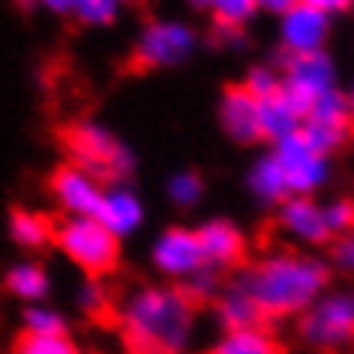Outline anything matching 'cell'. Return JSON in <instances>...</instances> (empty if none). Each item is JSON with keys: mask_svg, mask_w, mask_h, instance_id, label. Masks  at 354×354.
<instances>
[{"mask_svg": "<svg viewBox=\"0 0 354 354\" xmlns=\"http://www.w3.org/2000/svg\"><path fill=\"white\" fill-rule=\"evenodd\" d=\"M120 330L130 354H187L198 310L180 286H136L120 300Z\"/></svg>", "mask_w": 354, "mask_h": 354, "instance_id": "obj_1", "label": "cell"}, {"mask_svg": "<svg viewBox=\"0 0 354 354\" xmlns=\"http://www.w3.org/2000/svg\"><path fill=\"white\" fill-rule=\"evenodd\" d=\"M263 317H300L330 290V266L300 249H272L239 272Z\"/></svg>", "mask_w": 354, "mask_h": 354, "instance_id": "obj_2", "label": "cell"}, {"mask_svg": "<svg viewBox=\"0 0 354 354\" xmlns=\"http://www.w3.org/2000/svg\"><path fill=\"white\" fill-rule=\"evenodd\" d=\"M297 337L313 354H337L354 344V293L327 290L297 317Z\"/></svg>", "mask_w": 354, "mask_h": 354, "instance_id": "obj_3", "label": "cell"}, {"mask_svg": "<svg viewBox=\"0 0 354 354\" xmlns=\"http://www.w3.org/2000/svg\"><path fill=\"white\" fill-rule=\"evenodd\" d=\"M65 140L72 150V164H79L92 177L123 184V177L133 174V150L102 123H75L65 133Z\"/></svg>", "mask_w": 354, "mask_h": 354, "instance_id": "obj_4", "label": "cell"}, {"mask_svg": "<svg viewBox=\"0 0 354 354\" xmlns=\"http://www.w3.org/2000/svg\"><path fill=\"white\" fill-rule=\"evenodd\" d=\"M62 256L72 266H79L86 276H102L109 272L116 259H120V239L109 235L102 228V221L95 215H86V218H62L55 225V239H51Z\"/></svg>", "mask_w": 354, "mask_h": 354, "instance_id": "obj_5", "label": "cell"}, {"mask_svg": "<svg viewBox=\"0 0 354 354\" xmlns=\"http://www.w3.org/2000/svg\"><path fill=\"white\" fill-rule=\"evenodd\" d=\"M194 48H198V35L191 24L160 17V21L143 24L133 44V58L140 68H174L194 55Z\"/></svg>", "mask_w": 354, "mask_h": 354, "instance_id": "obj_6", "label": "cell"}, {"mask_svg": "<svg viewBox=\"0 0 354 354\" xmlns=\"http://www.w3.org/2000/svg\"><path fill=\"white\" fill-rule=\"evenodd\" d=\"M283 86L279 92L307 116V109L330 88H337V65L327 51L313 55H286V65L279 72Z\"/></svg>", "mask_w": 354, "mask_h": 354, "instance_id": "obj_7", "label": "cell"}, {"mask_svg": "<svg viewBox=\"0 0 354 354\" xmlns=\"http://www.w3.org/2000/svg\"><path fill=\"white\" fill-rule=\"evenodd\" d=\"M272 157L279 164V171L286 177L290 194H307L313 198L327 180H330V157L320 153L317 147H310L300 136V130L279 143H272Z\"/></svg>", "mask_w": 354, "mask_h": 354, "instance_id": "obj_8", "label": "cell"}, {"mask_svg": "<svg viewBox=\"0 0 354 354\" xmlns=\"http://www.w3.org/2000/svg\"><path fill=\"white\" fill-rule=\"evenodd\" d=\"M150 263L153 269L171 279V283H187L205 269V252L198 242V232L187 225H171L157 235L153 249H150Z\"/></svg>", "mask_w": 354, "mask_h": 354, "instance_id": "obj_9", "label": "cell"}, {"mask_svg": "<svg viewBox=\"0 0 354 354\" xmlns=\"http://www.w3.org/2000/svg\"><path fill=\"white\" fill-rule=\"evenodd\" d=\"M330 38V17L320 14L310 3H293L290 10L279 14V44L286 55H313L324 51Z\"/></svg>", "mask_w": 354, "mask_h": 354, "instance_id": "obj_10", "label": "cell"}, {"mask_svg": "<svg viewBox=\"0 0 354 354\" xmlns=\"http://www.w3.org/2000/svg\"><path fill=\"white\" fill-rule=\"evenodd\" d=\"M102 180L82 171L79 164H62L51 174V198L55 205L65 212V218H86L95 215L99 201H102Z\"/></svg>", "mask_w": 354, "mask_h": 354, "instance_id": "obj_11", "label": "cell"}, {"mask_svg": "<svg viewBox=\"0 0 354 354\" xmlns=\"http://www.w3.org/2000/svg\"><path fill=\"white\" fill-rule=\"evenodd\" d=\"M279 232L290 235L297 245H324L330 242V228L324 218V201L307 198V194H290L279 205Z\"/></svg>", "mask_w": 354, "mask_h": 354, "instance_id": "obj_12", "label": "cell"}, {"mask_svg": "<svg viewBox=\"0 0 354 354\" xmlns=\"http://www.w3.org/2000/svg\"><path fill=\"white\" fill-rule=\"evenodd\" d=\"M198 242H201V252H205V266L215 269V272H228L242 263L245 256V235L235 221L228 218H208L201 221L198 228Z\"/></svg>", "mask_w": 354, "mask_h": 354, "instance_id": "obj_13", "label": "cell"}, {"mask_svg": "<svg viewBox=\"0 0 354 354\" xmlns=\"http://www.w3.org/2000/svg\"><path fill=\"white\" fill-rule=\"evenodd\" d=\"M95 218L102 221V228L116 239H130L140 232V225L147 218V205L140 201V194L130 184H113L102 191V201L95 208Z\"/></svg>", "mask_w": 354, "mask_h": 354, "instance_id": "obj_14", "label": "cell"}, {"mask_svg": "<svg viewBox=\"0 0 354 354\" xmlns=\"http://www.w3.org/2000/svg\"><path fill=\"white\" fill-rule=\"evenodd\" d=\"M218 123L228 140L235 143H256L259 136V102L256 95H249L242 86H232L221 92L218 102Z\"/></svg>", "mask_w": 354, "mask_h": 354, "instance_id": "obj_15", "label": "cell"}, {"mask_svg": "<svg viewBox=\"0 0 354 354\" xmlns=\"http://www.w3.org/2000/svg\"><path fill=\"white\" fill-rule=\"evenodd\" d=\"M215 317L225 330H242V327H263V313L256 307V300L249 297V290L232 279L228 286H221L215 297Z\"/></svg>", "mask_w": 354, "mask_h": 354, "instance_id": "obj_16", "label": "cell"}, {"mask_svg": "<svg viewBox=\"0 0 354 354\" xmlns=\"http://www.w3.org/2000/svg\"><path fill=\"white\" fill-rule=\"evenodd\" d=\"M300 123H304V113L283 92H276L269 99H259V136L263 140L279 143V140H286V136H293L300 130Z\"/></svg>", "mask_w": 354, "mask_h": 354, "instance_id": "obj_17", "label": "cell"}, {"mask_svg": "<svg viewBox=\"0 0 354 354\" xmlns=\"http://www.w3.org/2000/svg\"><path fill=\"white\" fill-rule=\"evenodd\" d=\"M7 232H10V242L21 245V249H28V252H38V249H44L55 239V225L44 218V215H38V212H28V208L10 212Z\"/></svg>", "mask_w": 354, "mask_h": 354, "instance_id": "obj_18", "label": "cell"}, {"mask_svg": "<svg viewBox=\"0 0 354 354\" xmlns=\"http://www.w3.org/2000/svg\"><path fill=\"white\" fill-rule=\"evenodd\" d=\"M3 286H7V293H10V297H17V300H24V304L31 307V304H41L44 297H48L51 279H48L44 266H38V263H17V266H10V269H7Z\"/></svg>", "mask_w": 354, "mask_h": 354, "instance_id": "obj_19", "label": "cell"}, {"mask_svg": "<svg viewBox=\"0 0 354 354\" xmlns=\"http://www.w3.org/2000/svg\"><path fill=\"white\" fill-rule=\"evenodd\" d=\"M245 184H249V191H252L259 201H266V205H283V201L290 198L286 177H283V171H279V164H276V157H272V153L259 157V160L249 167Z\"/></svg>", "mask_w": 354, "mask_h": 354, "instance_id": "obj_20", "label": "cell"}, {"mask_svg": "<svg viewBox=\"0 0 354 354\" xmlns=\"http://www.w3.org/2000/svg\"><path fill=\"white\" fill-rule=\"evenodd\" d=\"M304 123L310 127H324V130H334V133H348L351 136V120H348V92L341 88H330L324 92L313 106L307 109Z\"/></svg>", "mask_w": 354, "mask_h": 354, "instance_id": "obj_21", "label": "cell"}, {"mask_svg": "<svg viewBox=\"0 0 354 354\" xmlns=\"http://www.w3.org/2000/svg\"><path fill=\"white\" fill-rule=\"evenodd\" d=\"M208 354H276V341L263 327H242V330H221Z\"/></svg>", "mask_w": 354, "mask_h": 354, "instance_id": "obj_22", "label": "cell"}, {"mask_svg": "<svg viewBox=\"0 0 354 354\" xmlns=\"http://www.w3.org/2000/svg\"><path fill=\"white\" fill-rule=\"evenodd\" d=\"M198 10H205V14H212L215 17V24L221 28H242L245 21H252L256 17V0H191Z\"/></svg>", "mask_w": 354, "mask_h": 354, "instance_id": "obj_23", "label": "cell"}, {"mask_svg": "<svg viewBox=\"0 0 354 354\" xmlns=\"http://www.w3.org/2000/svg\"><path fill=\"white\" fill-rule=\"evenodd\" d=\"M201 194H205V180L194 171H177L167 180V198L174 208H194L201 201Z\"/></svg>", "mask_w": 354, "mask_h": 354, "instance_id": "obj_24", "label": "cell"}, {"mask_svg": "<svg viewBox=\"0 0 354 354\" xmlns=\"http://www.w3.org/2000/svg\"><path fill=\"white\" fill-rule=\"evenodd\" d=\"M120 0H75L72 7V17L86 28H106L120 17Z\"/></svg>", "mask_w": 354, "mask_h": 354, "instance_id": "obj_25", "label": "cell"}, {"mask_svg": "<svg viewBox=\"0 0 354 354\" xmlns=\"http://www.w3.org/2000/svg\"><path fill=\"white\" fill-rule=\"evenodd\" d=\"M17 354H79L68 334H24L17 341Z\"/></svg>", "mask_w": 354, "mask_h": 354, "instance_id": "obj_26", "label": "cell"}, {"mask_svg": "<svg viewBox=\"0 0 354 354\" xmlns=\"http://www.w3.org/2000/svg\"><path fill=\"white\" fill-rule=\"evenodd\" d=\"M24 334H68L65 317L58 310L44 307V304H31L24 310Z\"/></svg>", "mask_w": 354, "mask_h": 354, "instance_id": "obj_27", "label": "cell"}, {"mask_svg": "<svg viewBox=\"0 0 354 354\" xmlns=\"http://www.w3.org/2000/svg\"><path fill=\"white\" fill-rule=\"evenodd\" d=\"M279 86H283V79H279V68H272V65H256V68H249V75H245V82H242V88H245L249 95H256V102L276 95Z\"/></svg>", "mask_w": 354, "mask_h": 354, "instance_id": "obj_28", "label": "cell"}, {"mask_svg": "<svg viewBox=\"0 0 354 354\" xmlns=\"http://www.w3.org/2000/svg\"><path fill=\"white\" fill-rule=\"evenodd\" d=\"M324 218L330 228V239L354 232V201L351 198H334V201H324Z\"/></svg>", "mask_w": 354, "mask_h": 354, "instance_id": "obj_29", "label": "cell"}, {"mask_svg": "<svg viewBox=\"0 0 354 354\" xmlns=\"http://www.w3.org/2000/svg\"><path fill=\"white\" fill-rule=\"evenodd\" d=\"M337 272H348L354 276V232H344L337 239H330V263Z\"/></svg>", "mask_w": 354, "mask_h": 354, "instance_id": "obj_30", "label": "cell"}, {"mask_svg": "<svg viewBox=\"0 0 354 354\" xmlns=\"http://www.w3.org/2000/svg\"><path fill=\"white\" fill-rule=\"evenodd\" d=\"M79 307H82V313H88V317H95V313H102L106 310V290H102V283H95L92 276H88L86 283L79 286Z\"/></svg>", "mask_w": 354, "mask_h": 354, "instance_id": "obj_31", "label": "cell"}, {"mask_svg": "<svg viewBox=\"0 0 354 354\" xmlns=\"http://www.w3.org/2000/svg\"><path fill=\"white\" fill-rule=\"evenodd\" d=\"M218 290H221L218 286V272L205 266L194 279H187V290H184V293H187L191 300H198V297H218Z\"/></svg>", "mask_w": 354, "mask_h": 354, "instance_id": "obj_32", "label": "cell"}, {"mask_svg": "<svg viewBox=\"0 0 354 354\" xmlns=\"http://www.w3.org/2000/svg\"><path fill=\"white\" fill-rule=\"evenodd\" d=\"M310 7H317L320 14H327V17H334V14H348L354 7V0H304Z\"/></svg>", "mask_w": 354, "mask_h": 354, "instance_id": "obj_33", "label": "cell"}, {"mask_svg": "<svg viewBox=\"0 0 354 354\" xmlns=\"http://www.w3.org/2000/svg\"><path fill=\"white\" fill-rule=\"evenodd\" d=\"M293 3H300V0H256L259 10H269V14H276V17H279L283 10H290Z\"/></svg>", "mask_w": 354, "mask_h": 354, "instance_id": "obj_34", "label": "cell"}, {"mask_svg": "<svg viewBox=\"0 0 354 354\" xmlns=\"http://www.w3.org/2000/svg\"><path fill=\"white\" fill-rule=\"evenodd\" d=\"M38 3L51 14H72V7H75V0H38Z\"/></svg>", "mask_w": 354, "mask_h": 354, "instance_id": "obj_35", "label": "cell"}, {"mask_svg": "<svg viewBox=\"0 0 354 354\" xmlns=\"http://www.w3.org/2000/svg\"><path fill=\"white\" fill-rule=\"evenodd\" d=\"M348 120H351V136H354V86L348 88Z\"/></svg>", "mask_w": 354, "mask_h": 354, "instance_id": "obj_36", "label": "cell"}, {"mask_svg": "<svg viewBox=\"0 0 354 354\" xmlns=\"http://www.w3.org/2000/svg\"><path fill=\"white\" fill-rule=\"evenodd\" d=\"M120 3H130V0H120Z\"/></svg>", "mask_w": 354, "mask_h": 354, "instance_id": "obj_37", "label": "cell"}]
</instances>
